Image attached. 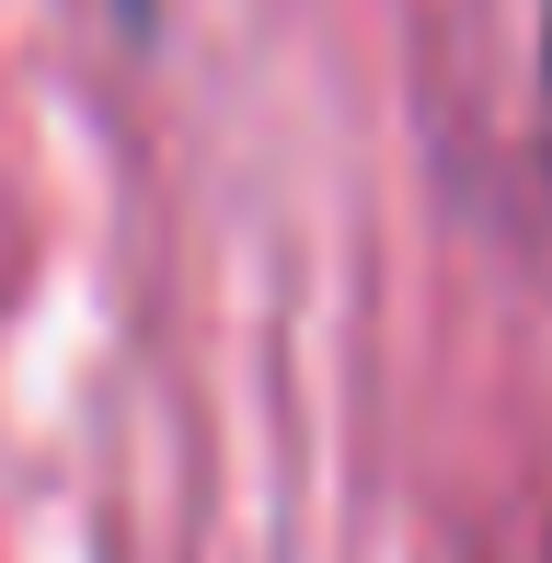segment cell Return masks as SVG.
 Here are the masks:
<instances>
[{
  "label": "cell",
  "instance_id": "1",
  "mask_svg": "<svg viewBox=\"0 0 552 563\" xmlns=\"http://www.w3.org/2000/svg\"><path fill=\"white\" fill-rule=\"evenodd\" d=\"M115 12H128V23H150V0H115Z\"/></svg>",
  "mask_w": 552,
  "mask_h": 563
}]
</instances>
